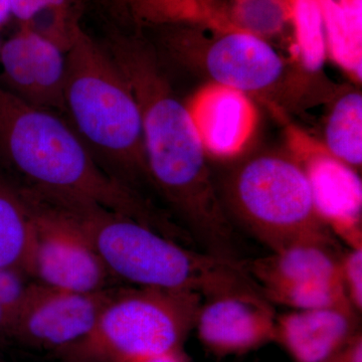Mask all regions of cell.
Returning <instances> with one entry per match:
<instances>
[{
	"instance_id": "4316f807",
	"label": "cell",
	"mask_w": 362,
	"mask_h": 362,
	"mask_svg": "<svg viewBox=\"0 0 362 362\" xmlns=\"http://www.w3.org/2000/svg\"><path fill=\"white\" fill-rule=\"evenodd\" d=\"M13 324V314L0 305V341L11 340Z\"/></svg>"
},
{
	"instance_id": "83f0119b",
	"label": "cell",
	"mask_w": 362,
	"mask_h": 362,
	"mask_svg": "<svg viewBox=\"0 0 362 362\" xmlns=\"http://www.w3.org/2000/svg\"><path fill=\"white\" fill-rule=\"evenodd\" d=\"M131 362H187L181 350L159 354V356L146 357V358L137 359Z\"/></svg>"
},
{
	"instance_id": "e0dca14e",
	"label": "cell",
	"mask_w": 362,
	"mask_h": 362,
	"mask_svg": "<svg viewBox=\"0 0 362 362\" xmlns=\"http://www.w3.org/2000/svg\"><path fill=\"white\" fill-rule=\"evenodd\" d=\"M33 232V209L25 190L0 178V267L25 274Z\"/></svg>"
},
{
	"instance_id": "7a4b0ae2",
	"label": "cell",
	"mask_w": 362,
	"mask_h": 362,
	"mask_svg": "<svg viewBox=\"0 0 362 362\" xmlns=\"http://www.w3.org/2000/svg\"><path fill=\"white\" fill-rule=\"evenodd\" d=\"M0 153L39 194L90 202L169 238L177 228L129 185L107 173L71 126L0 86Z\"/></svg>"
},
{
	"instance_id": "9a60e30c",
	"label": "cell",
	"mask_w": 362,
	"mask_h": 362,
	"mask_svg": "<svg viewBox=\"0 0 362 362\" xmlns=\"http://www.w3.org/2000/svg\"><path fill=\"white\" fill-rule=\"evenodd\" d=\"M335 247L304 243L292 245L269 256L245 262L247 270L259 287L307 280L338 281Z\"/></svg>"
},
{
	"instance_id": "4dcf8cb0",
	"label": "cell",
	"mask_w": 362,
	"mask_h": 362,
	"mask_svg": "<svg viewBox=\"0 0 362 362\" xmlns=\"http://www.w3.org/2000/svg\"></svg>"
},
{
	"instance_id": "277c9868",
	"label": "cell",
	"mask_w": 362,
	"mask_h": 362,
	"mask_svg": "<svg viewBox=\"0 0 362 362\" xmlns=\"http://www.w3.org/2000/svg\"><path fill=\"white\" fill-rule=\"evenodd\" d=\"M64 112L107 173L125 185L146 176L137 100L104 45L78 30L66 52Z\"/></svg>"
},
{
	"instance_id": "ffe728a7",
	"label": "cell",
	"mask_w": 362,
	"mask_h": 362,
	"mask_svg": "<svg viewBox=\"0 0 362 362\" xmlns=\"http://www.w3.org/2000/svg\"><path fill=\"white\" fill-rule=\"evenodd\" d=\"M228 28L268 40L290 23V0H221Z\"/></svg>"
},
{
	"instance_id": "5bb4252c",
	"label": "cell",
	"mask_w": 362,
	"mask_h": 362,
	"mask_svg": "<svg viewBox=\"0 0 362 362\" xmlns=\"http://www.w3.org/2000/svg\"><path fill=\"white\" fill-rule=\"evenodd\" d=\"M352 308L293 310L277 316L275 339L295 362H327L357 329Z\"/></svg>"
},
{
	"instance_id": "8fae6325",
	"label": "cell",
	"mask_w": 362,
	"mask_h": 362,
	"mask_svg": "<svg viewBox=\"0 0 362 362\" xmlns=\"http://www.w3.org/2000/svg\"><path fill=\"white\" fill-rule=\"evenodd\" d=\"M4 89L25 103L64 111L66 52L21 25L20 32L0 45Z\"/></svg>"
},
{
	"instance_id": "603a6c76",
	"label": "cell",
	"mask_w": 362,
	"mask_h": 362,
	"mask_svg": "<svg viewBox=\"0 0 362 362\" xmlns=\"http://www.w3.org/2000/svg\"><path fill=\"white\" fill-rule=\"evenodd\" d=\"M338 279L352 308L362 309V247L347 250L338 259Z\"/></svg>"
},
{
	"instance_id": "52a82bcc",
	"label": "cell",
	"mask_w": 362,
	"mask_h": 362,
	"mask_svg": "<svg viewBox=\"0 0 362 362\" xmlns=\"http://www.w3.org/2000/svg\"><path fill=\"white\" fill-rule=\"evenodd\" d=\"M33 209V232L25 274L40 284L75 292L108 289L112 277L87 239L68 218L26 189Z\"/></svg>"
},
{
	"instance_id": "44dd1931",
	"label": "cell",
	"mask_w": 362,
	"mask_h": 362,
	"mask_svg": "<svg viewBox=\"0 0 362 362\" xmlns=\"http://www.w3.org/2000/svg\"><path fill=\"white\" fill-rule=\"evenodd\" d=\"M262 291L269 301L290 307L293 310L352 308L338 281L307 280L285 283L266 286L262 288Z\"/></svg>"
},
{
	"instance_id": "8992f818",
	"label": "cell",
	"mask_w": 362,
	"mask_h": 362,
	"mask_svg": "<svg viewBox=\"0 0 362 362\" xmlns=\"http://www.w3.org/2000/svg\"><path fill=\"white\" fill-rule=\"evenodd\" d=\"M226 197L235 220L271 251L304 243L337 246L290 156L261 154L245 162L228 181Z\"/></svg>"
},
{
	"instance_id": "5b68a950",
	"label": "cell",
	"mask_w": 362,
	"mask_h": 362,
	"mask_svg": "<svg viewBox=\"0 0 362 362\" xmlns=\"http://www.w3.org/2000/svg\"><path fill=\"white\" fill-rule=\"evenodd\" d=\"M202 298L136 286L115 291L92 330L56 354L65 362H131L181 350Z\"/></svg>"
},
{
	"instance_id": "2e32d148",
	"label": "cell",
	"mask_w": 362,
	"mask_h": 362,
	"mask_svg": "<svg viewBox=\"0 0 362 362\" xmlns=\"http://www.w3.org/2000/svg\"><path fill=\"white\" fill-rule=\"evenodd\" d=\"M325 26L327 54L361 82L362 0H318Z\"/></svg>"
},
{
	"instance_id": "30bf717a",
	"label": "cell",
	"mask_w": 362,
	"mask_h": 362,
	"mask_svg": "<svg viewBox=\"0 0 362 362\" xmlns=\"http://www.w3.org/2000/svg\"><path fill=\"white\" fill-rule=\"evenodd\" d=\"M276 318L263 292L226 293L206 298L194 329L214 356H240L274 341Z\"/></svg>"
},
{
	"instance_id": "7c38bea8",
	"label": "cell",
	"mask_w": 362,
	"mask_h": 362,
	"mask_svg": "<svg viewBox=\"0 0 362 362\" xmlns=\"http://www.w3.org/2000/svg\"><path fill=\"white\" fill-rule=\"evenodd\" d=\"M207 37L204 63L214 83L245 94L270 89L284 73V62L270 42L232 28L202 25Z\"/></svg>"
},
{
	"instance_id": "4fadbf2b",
	"label": "cell",
	"mask_w": 362,
	"mask_h": 362,
	"mask_svg": "<svg viewBox=\"0 0 362 362\" xmlns=\"http://www.w3.org/2000/svg\"><path fill=\"white\" fill-rule=\"evenodd\" d=\"M185 106L206 156L218 158L242 153L258 122L256 106L247 94L218 83L197 90Z\"/></svg>"
},
{
	"instance_id": "484cf974",
	"label": "cell",
	"mask_w": 362,
	"mask_h": 362,
	"mask_svg": "<svg viewBox=\"0 0 362 362\" xmlns=\"http://www.w3.org/2000/svg\"><path fill=\"white\" fill-rule=\"evenodd\" d=\"M327 362H362V337L361 331L356 333Z\"/></svg>"
},
{
	"instance_id": "9c48e42d",
	"label": "cell",
	"mask_w": 362,
	"mask_h": 362,
	"mask_svg": "<svg viewBox=\"0 0 362 362\" xmlns=\"http://www.w3.org/2000/svg\"><path fill=\"white\" fill-rule=\"evenodd\" d=\"M114 292H75L40 283L28 284L14 314L11 340L57 354L92 330Z\"/></svg>"
},
{
	"instance_id": "f1b7e54d",
	"label": "cell",
	"mask_w": 362,
	"mask_h": 362,
	"mask_svg": "<svg viewBox=\"0 0 362 362\" xmlns=\"http://www.w3.org/2000/svg\"><path fill=\"white\" fill-rule=\"evenodd\" d=\"M11 16L9 0H0V25L6 23Z\"/></svg>"
},
{
	"instance_id": "cb8c5ba5",
	"label": "cell",
	"mask_w": 362,
	"mask_h": 362,
	"mask_svg": "<svg viewBox=\"0 0 362 362\" xmlns=\"http://www.w3.org/2000/svg\"><path fill=\"white\" fill-rule=\"evenodd\" d=\"M28 287L23 272L0 267V305L11 312L13 318Z\"/></svg>"
},
{
	"instance_id": "ba28073f",
	"label": "cell",
	"mask_w": 362,
	"mask_h": 362,
	"mask_svg": "<svg viewBox=\"0 0 362 362\" xmlns=\"http://www.w3.org/2000/svg\"><path fill=\"white\" fill-rule=\"evenodd\" d=\"M287 140L289 156L308 181L319 218L349 249L362 247V182L356 169L297 128L289 127Z\"/></svg>"
},
{
	"instance_id": "d4e9b609",
	"label": "cell",
	"mask_w": 362,
	"mask_h": 362,
	"mask_svg": "<svg viewBox=\"0 0 362 362\" xmlns=\"http://www.w3.org/2000/svg\"><path fill=\"white\" fill-rule=\"evenodd\" d=\"M69 1L71 0H9V4L11 16L20 21L21 25H23L42 9L61 6Z\"/></svg>"
},
{
	"instance_id": "3957f363",
	"label": "cell",
	"mask_w": 362,
	"mask_h": 362,
	"mask_svg": "<svg viewBox=\"0 0 362 362\" xmlns=\"http://www.w3.org/2000/svg\"><path fill=\"white\" fill-rule=\"evenodd\" d=\"M80 228L111 276L136 287L197 293L209 298L262 292L245 262L188 249L140 221L98 204L39 194Z\"/></svg>"
},
{
	"instance_id": "d6986e66",
	"label": "cell",
	"mask_w": 362,
	"mask_h": 362,
	"mask_svg": "<svg viewBox=\"0 0 362 362\" xmlns=\"http://www.w3.org/2000/svg\"><path fill=\"white\" fill-rule=\"evenodd\" d=\"M290 23L294 32L293 56L305 70L311 73L320 71L328 54L318 0H290Z\"/></svg>"
},
{
	"instance_id": "6da1fadb",
	"label": "cell",
	"mask_w": 362,
	"mask_h": 362,
	"mask_svg": "<svg viewBox=\"0 0 362 362\" xmlns=\"http://www.w3.org/2000/svg\"><path fill=\"white\" fill-rule=\"evenodd\" d=\"M103 45L139 105L149 180L204 251L228 254L233 226L187 106L173 95L141 35L107 28Z\"/></svg>"
},
{
	"instance_id": "f546056e",
	"label": "cell",
	"mask_w": 362,
	"mask_h": 362,
	"mask_svg": "<svg viewBox=\"0 0 362 362\" xmlns=\"http://www.w3.org/2000/svg\"><path fill=\"white\" fill-rule=\"evenodd\" d=\"M0 362H2V361H0Z\"/></svg>"
},
{
	"instance_id": "7402d4cb",
	"label": "cell",
	"mask_w": 362,
	"mask_h": 362,
	"mask_svg": "<svg viewBox=\"0 0 362 362\" xmlns=\"http://www.w3.org/2000/svg\"><path fill=\"white\" fill-rule=\"evenodd\" d=\"M82 0H71L61 6L47 7L21 26L66 52L83 28Z\"/></svg>"
},
{
	"instance_id": "ac0fdd59",
	"label": "cell",
	"mask_w": 362,
	"mask_h": 362,
	"mask_svg": "<svg viewBox=\"0 0 362 362\" xmlns=\"http://www.w3.org/2000/svg\"><path fill=\"white\" fill-rule=\"evenodd\" d=\"M326 149L351 168L362 163V96L349 92L333 105L326 121L324 141Z\"/></svg>"
}]
</instances>
